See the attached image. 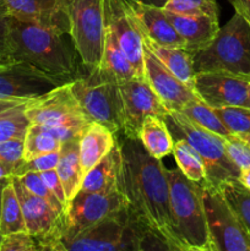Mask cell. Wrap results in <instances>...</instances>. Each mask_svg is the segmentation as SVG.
<instances>
[{
    "instance_id": "1",
    "label": "cell",
    "mask_w": 250,
    "mask_h": 251,
    "mask_svg": "<svg viewBox=\"0 0 250 251\" xmlns=\"http://www.w3.org/2000/svg\"><path fill=\"white\" fill-rule=\"evenodd\" d=\"M122 151L120 190L134 221L158 235L171 251H185L174 229L169 207V184L166 167L152 157L140 140L125 137Z\"/></svg>"
},
{
    "instance_id": "2",
    "label": "cell",
    "mask_w": 250,
    "mask_h": 251,
    "mask_svg": "<svg viewBox=\"0 0 250 251\" xmlns=\"http://www.w3.org/2000/svg\"><path fill=\"white\" fill-rule=\"evenodd\" d=\"M65 34L33 22L9 16L6 54L54 78L70 82L77 74L75 54L64 39Z\"/></svg>"
},
{
    "instance_id": "3",
    "label": "cell",
    "mask_w": 250,
    "mask_h": 251,
    "mask_svg": "<svg viewBox=\"0 0 250 251\" xmlns=\"http://www.w3.org/2000/svg\"><path fill=\"white\" fill-rule=\"evenodd\" d=\"M166 174L171 217L184 250L211 251L200 185L186 178L179 168H166Z\"/></svg>"
},
{
    "instance_id": "4",
    "label": "cell",
    "mask_w": 250,
    "mask_h": 251,
    "mask_svg": "<svg viewBox=\"0 0 250 251\" xmlns=\"http://www.w3.org/2000/svg\"><path fill=\"white\" fill-rule=\"evenodd\" d=\"M193 69L250 81V25L235 12L207 47L193 54Z\"/></svg>"
},
{
    "instance_id": "5",
    "label": "cell",
    "mask_w": 250,
    "mask_h": 251,
    "mask_svg": "<svg viewBox=\"0 0 250 251\" xmlns=\"http://www.w3.org/2000/svg\"><path fill=\"white\" fill-rule=\"evenodd\" d=\"M174 139H183L200 154L205 163L207 183L218 186L228 180H238L240 169L227 156L223 137L191 122L178 110H168L164 117Z\"/></svg>"
},
{
    "instance_id": "6",
    "label": "cell",
    "mask_w": 250,
    "mask_h": 251,
    "mask_svg": "<svg viewBox=\"0 0 250 251\" xmlns=\"http://www.w3.org/2000/svg\"><path fill=\"white\" fill-rule=\"evenodd\" d=\"M69 36L82 65L96 70L102 60L105 41L104 0H64Z\"/></svg>"
},
{
    "instance_id": "7",
    "label": "cell",
    "mask_w": 250,
    "mask_h": 251,
    "mask_svg": "<svg viewBox=\"0 0 250 251\" xmlns=\"http://www.w3.org/2000/svg\"><path fill=\"white\" fill-rule=\"evenodd\" d=\"M126 205V199L120 189L105 193H86L78 190L66 203L63 216V228L54 251H60L61 243L80 234L109 216L120 212Z\"/></svg>"
},
{
    "instance_id": "8",
    "label": "cell",
    "mask_w": 250,
    "mask_h": 251,
    "mask_svg": "<svg viewBox=\"0 0 250 251\" xmlns=\"http://www.w3.org/2000/svg\"><path fill=\"white\" fill-rule=\"evenodd\" d=\"M205 208L211 251H250V235L225 201L220 188L199 184Z\"/></svg>"
},
{
    "instance_id": "9",
    "label": "cell",
    "mask_w": 250,
    "mask_h": 251,
    "mask_svg": "<svg viewBox=\"0 0 250 251\" xmlns=\"http://www.w3.org/2000/svg\"><path fill=\"white\" fill-rule=\"evenodd\" d=\"M137 251V228L126 207L61 243L60 251Z\"/></svg>"
},
{
    "instance_id": "10",
    "label": "cell",
    "mask_w": 250,
    "mask_h": 251,
    "mask_svg": "<svg viewBox=\"0 0 250 251\" xmlns=\"http://www.w3.org/2000/svg\"><path fill=\"white\" fill-rule=\"evenodd\" d=\"M25 113L33 124L69 127L82 134L91 123L71 91L70 82L63 83L41 97L32 100L27 104Z\"/></svg>"
},
{
    "instance_id": "11",
    "label": "cell",
    "mask_w": 250,
    "mask_h": 251,
    "mask_svg": "<svg viewBox=\"0 0 250 251\" xmlns=\"http://www.w3.org/2000/svg\"><path fill=\"white\" fill-rule=\"evenodd\" d=\"M70 88L90 122L100 123L114 134L123 129V102L118 83L90 82L82 77L70 81Z\"/></svg>"
},
{
    "instance_id": "12",
    "label": "cell",
    "mask_w": 250,
    "mask_h": 251,
    "mask_svg": "<svg viewBox=\"0 0 250 251\" xmlns=\"http://www.w3.org/2000/svg\"><path fill=\"white\" fill-rule=\"evenodd\" d=\"M123 102V135L139 140L145 118L154 115L164 119L168 109L145 78L135 77L119 85Z\"/></svg>"
},
{
    "instance_id": "13",
    "label": "cell",
    "mask_w": 250,
    "mask_h": 251,
    "mask_svg": "<svg viewBox=\"0 0 250 251\" xmlns=\"http://www.w3.org/2000/svg\"><path fill=\"white\" fill-rule=\"evenodd\" d=\"M193 90L208 107H247L249 105L250 81L223 73L203 71L194 76Z\"/></svg>"
},
{
    "instance_id": "14",
    "label": "cell",
    "mask_w": 250,
    "mask_h": 251,
    "mask_svg": "<svg viewBox=\"0 0 250 251\" xmlns=\"http://www.w3.org/2000/svg\"><path fill=\"white\" fill-rule=\"evenodd\" d=\"M63 83L32 65L14 61L0 68V100H34Z\"/></svg>"
},
{
    "instance_id": "15",
    "label": "cell",
    "mask_w": 250,
    "mask_h": 251,
    "mask_svg": "<svg viewBox=\"0 0 250 251\" xmlns=\"http://www.w3.org/2000/svg\"><path fill=\"white\" fill-rule=\"evenodd\" d=\"M104 16L105 24L134 66L137 77L145 78L142 37L132 19L127 0H104Z\"/></svg>"
},
{
    "instance_id": "16",
    "label": "cell",
    "mask_w": 250,
    "mask_h": 251,
    "mask_svg": "<svg viewBox=\"0 0 250 251\" xmlns=\"http://www.w3.org/2000/svg\"><path fill=\"white\" fill-rule=\"evenodd\" d=\"M144 75L145 80L168 110L180 112L188 103L199 98L195 91L174 76L145 44Z\"/></svg>"
},
{
    "instance_id": "17",
    "label": "cell",
    "mask_w": 250,
    "mask_h": 251,
    "mask_svg": "<svg viewBox=\"0 0 250 251\" xmlns=\"http://www.w3.org/2000/svg\"><path fill=\"white\" fill-rule=\"evenodd\" d=\"M4 2L9 16L69 34L64 0H4Z\"/></svg>"
},
{
    "instance_id": "18",
    "label": "cell",
    "mask_w": 250,
    "mask_h": 251,
    "mask_svg": "<svg viewBox=\"0 0 250 251\" xmlns=\"http://www.w3.org/2000/svg\"><path fill=\"white\" fill-rule=\"evenodd\" d=\"M127 4L135 25L145 36L162 46L173 48L185 47V42L169 21L163 7L146 4L140 0H127Z\"/></svg>"
},
{
    "instance_id": "19",
    "label": "cell",
    "mask_w": 250,
    "mask_h": 251,
    "mask_svg": "<svg viewBox=\"0 0 250 251\" xmlns=\"http://www.w3.org/2000/svg\"><path fill=\"white\" fill-rule=\"evenodd\" d=\"M137 77L136 71L123 49L120 48L112 29L105 24V41L102 60L96 70L91 71L86 80L90 82H114L118 85Z\"/></svg>"
},
{
    "instance_id": "20",
    "label": "cell",
    "mask_w": 250,
    "mask_h": 251,
    "mask_svg": "<svg viewBox=\"0 0 250 251\" xmlns=\"http://www.w3.org/2000/svg\"><path fill=\"white\" fill-rule=\"evenodd\" d=\"M166 14L179 36L185 42L184 49L191 54L207 47L220 29L218 19L216 17L188 16L169 11H166Z\"/></svg>"
},
{
    "instance_id": "21",
    "label": "cell",
    "mask_w": 250,
    "mask_h": 251,
    "mask_svg": "<svg viewBox=\"0 0 250 251\" xmlns=\"http://www.w3.org/2000/svg\"><path fill=\"white\" fill-rule=\"evenodd\" d=\"M122 166V151L117 140L112 150L83 176L80 190L86 193H105L120 189Z\"/></svg>"
},
{
    "instance_id": "22",
    "label": "cell",
    "mask_w": 250,
    "mask_h": 251,
    "mask_svg": "<svg viewBox=\"0 0 250 251\" xmlns=\"http://www.w3.org/2000/svg\"><path fill=\"white\" fill-rule=\"evenodd\" d=\"M117 142L115 134L100 123L91 122L80 137V161L83 176L98 163Z\"/></svg>"
},
{
    "instance_id": "23",
    "label": "cell",
    "mask_w": 250,
    "mask_h": 251,
    "mask_svg": "<svg viewBox=\"0 0 250 251\" xmlns=\"http://www.w3.org/2000/svg\"><path fill=\"white\" fill-rule=\"evenodd\" d=\"M140 33L142 37V43L156 55V58L181 82L193 88L194 76H195L193 69V54L184 48L162 46L145 36L142 32Z\"/></svg>"
},
{
    "instance_id": "24",
    "label": "cell",
    "mask_w": 250,
    "mask_h": 251,
    "mask_svg": "<svg viewBox=\"0 0 250 251\" xmlns=\"http://www.w3.org/2000/svg\"><path fill=\"white\" fill-rule=\"evenodd\" d=\"M68 201L76 195L81 189L83 172L80 161V139L68 140L61 142L60 158L56 166Z\"/></svg>"
},
{
    "instance_id": "25",
    "label": "cell",
    "mask_w": 250,
    "mask_h": 251,
    "mask_svg": "<svg viewBox=\"0 0 250 251\" xmlns=\"http://www.w3.org/2000/svg\"><path fill=\"white\" fill-rule=\"evenodd\" d=\"M139 140L147 152L154 158L162 159L173 152L174 140L164 119L154 115L145 118Z\"/></svg>"
},
{
    "instance_id": "26",
    "label": "cell",
    "mask_w": 250,
    "mask_h": 251,
    "mask_svg": "<svg viewBox=\"0 0 250 251\" xmlns=\"http://www.w3.org/2000/svg\"><path fill=\"white\" fill-rule=\"evenodd\" d=\"M172 154L178 164V168L186 178L198 184L207 181V174H206L205 163H203L202 158L185 140H174Z\"/></svg>"
},
{
    "instance_id": "27",
    "label": "cell",
    "mask_w": 250,
    "mask_h": 251,
    "mask_svg": "<svg viewBox=\"0 0 250 251\" xmlns=\"http://www.w3.org/2000/svg\"><path fill=\"white\" fill-rule=\"evenodd\" d=\"M25 230H26V225H25L24 216H22L21 206H20L16 191H15L11 178H10V181L5 185L1 195L0 233L1 235H6L10 233L25 232Z\"/></svg>"
},
{
    "instance_id": "28",
    "label": "cell",
    "mask_w": 250,
    "mask_h": 251,
    "mask_svg": "<svg viewBox=\"0 0 250 251\" xmlns=\"http://www.w3.org/2000/svg\"><path fill=\"white\" fill-rule=\"evenodd\" d=\"M218 188L250 235V189L243 186L238 180L225 181Z\"/></svg>"
},
{
    "instance_id": "29",
    "label": "cell",
    "mask_w": 250,
    "mask_h": 251,
    "mask_svg": "<svg viewBox=\"0 0 250 251\" xmlns=\"http://www.w3.org/2000/svg\"><path fill=\"white\" fill-rule=\"evenodd\" d=\"M180 112L185 117H188L191 122H194L203 129L208 130V131L213 132V134H217L222 137H228L232 135V132L225 126L215 109L208 107L200 98L191 100Z\"/></svg>"
},
{
    "instance_id": "30",
    "label": "cell",
    "mask_w": 250,
    "mask_h": 251,
    "mask_svg": "<svg viewBox=\"0 0 250 251\" xmlns=\"http://www.w3.org/2000/svg\"><path fill=\"white\" fill-rule=\"evenodd\" d=\"M60 146L61 142L58 139L43 131L39 125L31 123L24 139V161L59 151Z\"/></svg>"
},
{
    "instance_id": "31",
    "label": "cell",
    "mask_w": 250,
    "mask_h": 251,
    "mask_svg": "<svg viewBox=\"0 0 250 251\" xmlns=\"http://www.w3.org/2000/svg\"><path fill=\"white\" fill-rule=\"evenodd\" d=\"M29 102L19 105L0 119V144L14 139H25L27 129L31 124L25 113Z\"/></svg>"
},
{
    "instance_id": "32",
    "label": "cell",
    "mask_w": 250,
    "mask_h": 251,
    "mask_svg": "<svg viewBox=\"0 0 250 251\" xmlns=\"http://www.w3.org/2000/svg\"><path fill=\"white\" fill-rule=\"evenodd\" d=\"M166 11L188 16H211L218 19V5L216 0H167Z\"/></svg>"
},
{
    "instance_id": "33",
    "label": "cell",
    "mask_w": 250,
    "mask_h": 251,
    "mask_svg": "<svg viewBox=\"0 0 250 251\" xmlns=\"http://www.w3.org/2000/svg\"><path fill=\"white\" fill-rule=\"evenodd\" d=\"M215 112L233 135H250V108H216Z\"/></svg>"
},
{
    "instance_id": "34",
    "label": "cell",
    "mask_w": 250,
    "mask_h": 251,
    "mask_svg": "<svg viewBox=\"0 0 250 251\" xmlns=\"http://www.w3.org/2000/svg\"><path fill=\"white\" fill-rule=\"evenodd\" d=\"M28 189L31 193H33L34 195L39 196L41 199H43L48 205H50L51 207L55 211H58L59 213L64 215L65 212V206L58 200L55 195L51 193L48 189V186L43 183L41 176L37 172H27V173L21 174V176H14Z\"/></svg>"
},
{
    "instance_id": "35",
    "label": "cell",
    "mask_w": 250,
    "mask_h": 251,
    "mask_svg": "<svg viewBox=\"0 0 250 251\" xmlns=\"http://www.w3.org/2000/svg\"><path fill=\"white\" fill-rule=\"evenodd\" d=\"M223 145L227 156L239 169L250 167V145L238 135L223 137Z\"/></svg>"
},
{
    "instance_id": "36",
    "label": "cell",
    "mask_w": 250,
    "mask_h": 251,
    "mask_svg": "<svg viewBox=\"0 0 250 251\" xmlns=\"http://www.w3.org/2000/svg\"><path fill=\"white\" fill-rule=\"evenodd\" d=\"M0 251H42V249L38 240L25 230L2 235Z\"/></svg>"
},
{
    "instance_id": "37",
    "label": "cell",
    "mask_w": 250,
    "mask_h": 251,
    "mask_svg": "<svg viewBox=\"0 0 250 251\" xmlns=\"http://www.w3.org/2000/svg\"><path fill=\"white\" fill-rule=\"evenodd\" d=\"M24 162V139H14L0 144V166H4L15 174Z\"/></svg>"
},
{
    "instance_id": "38",
    "label": "cell",
    "mask_w": 250,
    "mask_h": 251,
    "mask_svg": "<svg viewBox=\"0 0 250 251\" xmlns=\"http://www.w3.org/2000/svg\"><path fill=\"white\" fill-rule=\"evenodd\" d=\"M59 158H60V150L51 153L43 154V156L36 157V158L31 159V161H24L16 169L14 176H21V174L27 173V172H41L49 171V169H56V166L59 163Z\"/></svg>"
},
{
    "instance_id": "39",
    "label": "cell",
    "mask_w": 250,
    "mask_h": 251,
    "mask_svg": "<svg viewBox=\"0 0 250 251\" xmlns=\"http://www.w3.org/2000/svg\"><path fill=\"white\" fill-rule=\"evenodd\" d=\"M39 176H41L43 183L48 186L49 190H50L51 193L58 198V200L66 207L68 199H66L65 190H64L63 183H61L60 178H59V174L58 172H56V169H49V171L41 172Z\"/></svg>"
},
{
    "instance_id": "40",
    "label": "cell",
    "mask_w": 250,
    "mask_h": 251,
    "mask_svg": "<svg viewBox=\"0 0 250 251\" xmlns=\"http://www.w3.org/2000/svg\"><path fill=\"white\" fill-rule=\"evenodd\" d=\"M235 12L239 14L250 25V0H228Z\"/></svg>"
},
{
    "instance_id": "41",
    "label": "cell",
    "mask_w": 250,
    "mask_h": 251,
    "mask_svg": "<svg viewBox=\"0 0 250 251\" xmlns=\"http://www.w3.org/2000/svg\"><path fill=\"white\" fill-rule=\"evenodd\" d=\"M32 100H0V119L9 114L11 110L17 108L19 105L25 104Z\"/></svg>"
},
{
    "instance_id": "42",
    "label": "cell",
    "mask_w": 250,
    "mask_h": 251,
    "mask_svg": "<svg viewBox=\"0 0 250 251\" xmlns=\"http://www.w3.org/2000/svg\"><path fill=\"white\" fill-rule=\"evenodd\" d=\"M9 27V16H0V51L6 53V36Z\"/></svg>"
},
{
    "instance_id": "43",
    "label": "cell",
    "mask_w": 250,
    "mask_h": 251,
    "mask_svg": "<svg viewBox=\"0 0 250 251\" xmlns=\"http://www.w3.org/2000/svg\"><path fill=\"white\" fill-rule=\"evenodd\" d=\"M238 181L245 186L247 189H250V167L248 168L240 169L239 176H238Z\"/></svg>"
},
{
    "instance_id": "44",
    "label": "cell",
    "mask_w": 250,
    "mask_h": 251,
    "mask_svg": "<svg viewBox=\"0 0 250 251\" xmlns=\"http://www.w3.org/2000/svg\"><path fill=\"white\" fill-rule=\"evenodd\" d=\"M11 63H14V59L7 55L6 53H4V51H0V68L5 65H9Z\"/></svg>"
},
{
    "instance_id": "45",
    "label": "cell",
    "mask_w": 250,
    "mask_h": 251,
    "mask_svg": "<svg viewBox=\"0 0 250 251\" xmlns=\"http://www.w3.org/2000/svg\"><path fill=\"white\" fill-rule=\"evenodd\" d=\"M12 176V172L4 166H0V180L1 179H9Z\"/></svg>"
},
{
    "instance_id": "46",
    "label": "cell",
    "mask_w": 250,
    "mask_h": 251,
    "mask_svg": "<svg viewBox=\"0 0 250 251\" xmlns=\"http://www.w3.org/2000/svg\"><path fill=\"white\" fill-rule=\"evenodd\" d=\"M142 2H146V4H151V5H156V6H163L164 2L167 0H140Z\"/></svg>"
},
{
    "instance_id": "47",
    "label": "cell",
    "mask_w": 250,
    "mask_h": 251,
    "mask_svg": "<svg viewBox=\"0 0 250 251\" xmlns=\"http://www.w3.org/2000/svg\"><path fill=\"white\" fill-rule=\"evenodd\" d=\"M10 181V178L9 179H1L0 180V207H1V195H2V190H4L5 185H6L7 183Z\"/></svg>"
},
{
    "instance_id": "48",
    "label": "cell",
    "mask_w": 250,
    "mask_h": 251,
    "mask_svg": "<svg viewBox=\"0 0 250 251\" xmlns=\"http://www.w3.org/2000/svg\"><path fill=\"white\" fill-rule=\"evenodd\" d=\"M0 16H9L7 15V9L5 6L4 0H0Z\"/></svg>"
},
{
    "instance_id": "49",
    "label": "cell",
    "mask_w": 250,
    "mask_h": 251,
    "mask_svg": "<svg viewBox=\"0 0 250 251\" xmlns=\"http://www.w3.org/2000/svg\"><path fill=\"white\" fill-rule=\"evenodd\" d=\"M238 136L242 137L245 142H248V144L250 145V135H238Z\"/></svg>"
},
{
    "instance_id": "50",
    "label": "cell",
    "mask_w": 250,
    "mask_h": 251,
    "mask_svg": "<svg viewBox=\"0 0 250 251\" xmlns=\"http://www.w3.org/2000/svg\"><path fill=\"white\" fill-rule=\"evenodd\" d=\"M248 108H250V95H249V105H248Z\"/></svg>"
},
{
    "instance_id": "51",
    "label": "cell",
    "mask_w": 250,
    "mask_h": 251,
    "mask_svg": "<svg viewBox=\"0 0 250 251\" xmlns=\"http://www.w3.org/2000/svg\"><path fill=\"white\" fill-rule=\"evenodd\" d=\"M1 237L2 235H1V233H0V242H1Z\"/></svg>"
}]
</instances>
